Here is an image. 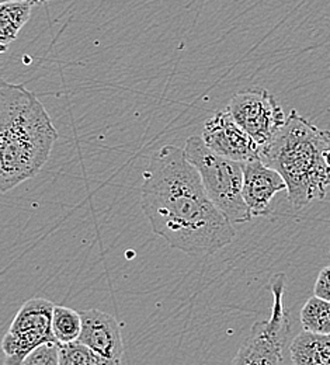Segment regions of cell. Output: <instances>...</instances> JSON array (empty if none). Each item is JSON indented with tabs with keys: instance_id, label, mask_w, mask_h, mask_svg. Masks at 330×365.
<instances>
[{
	"instance_id": "cell-1",
	"label": "cell",
	"mask_w": 330,
	"mask_h": 365,
	"mask_svg": "<svg viewBox=\"0 0 330 365\" xmlns=\"http://www.w3.org/2000/svg\"><path fill=\"white\" fill-rule=\"evenodd\" d=\"M141 207L152 230L183 253L214 255L235 239L234 224L208 197L185 149L175 145L150 156L143 172Z\"/></svg>"
},
{
	"instance_id": "cell-2",
	"label": "cell",
	"mask_w": 330,
	"mask_h": 365,
	"mask_svg": "<svg viewBox=\"0 0 330 365\" xmlns=\"http://www.w3.org/2000/svg\"><path fill=\"white\" fill-rule=\"evenodd\" d=\"M58 133L46 107L23 85L0 82V191L36 178Z\"/></svg>"
},
{
	"instance_id": "cell-3",
	"label": "cell",
	"mask_w": 330,
	"mask_h": 365,
	"mask_svg": "<svg viewBox=\"0 0 330 365\" xmlns=\"http://www.w3.org/2000/svg\"><path fill=\"white\" fill-rule=\"evenodd\" d=\"M260 159L282 175L288 201L295 210L326 197L330 187V131L318 128L297 110L289 111L283 128L262 149Z\"/></svg>"
},
{
	"instance_id": "cell-4",
	"label": "cell",
	"mask_w": 330,
	"mask_h": 365,
	"mask_svg": "<svg viewBox=\"0 0 330 365\" xmlns=\"http://www.w3.org/2000/svg\"><path fill=\"white\" fill-rule=\"evenodd\" d=\"M185 152L215 207L234 225L249 222L253 217L243 200L242 163L214 153L200 137H190Z\"/></svg>"
},
{
	"instance_id": "cell-5",
	"label": "cell",
	"mask_w": 330,
	"mask_h": 365,
	"mask_svg": "<svg viewBox=\"0 0 330 365\" xmlns=\"http://www.w3.org/2000/svg\"><path fill=\"white\" fill-rule=\"evenodd\" d=\"M274 298L270 319L256 322L242 341L234 365H282L284 344L289 333V315L284 307L285 274L270 279Z\"/></svg>"
},
{
	"instance_id": "cell-6",
	"label": "cell",
	"mask_w": 330,
	"mask_h": 365,
	"mask_svg": "<svg viewBox=\"0 0 330 365\" xmlns=\"http://www.w3.org/2000/svg\"><path fill=\"white\" fill-rule=\"evenodd\" d=\"M53 308L55 305L44 298H33L20 308L3 337L4 365H23L34 350L56 341L52 333Z\"/></svg>"
},
{
	"instance_id": "cell-7",
	"label": "cell",
	"mask_w": 330,
	"mask_h": 365,
	"mask_svg": "<svg viewBox=\"0 0 330 365\" xmlns=\"http://www.w3.org/2000/svg\"><path fill=\"white\" fill-rule=\"evenodd\" d=\"M236 124L264 149L287 121L282 106L270 91L252 88L237 91L228 108Z\"/></svg>"
},
{
	"instance_id": "cell-8",
	"label": "cell",
	"mask_w": 330,
	"mask_h": 365,
	"mask_svg": "<svg viewBox=\"0 0 330 365\" xmlns=\"http://www.w3.org/2000/svg\"><path fill=\"white\" fill-rule=\"evenodd\" d=\"M201 138L210 150L242 165L262 158V148L236 124L228 110H221L205 121Z\"/></svg>"
},
{
	"instance_id": "cell-9",
	"label": "cell",
	"mask_w": 330,
	"mask_h": 365,
	"mask_svg": "<svg viewBox=\"0 0 330 365\" xmlns=\"http://www.w3.org/2000/svg\"><path fill=\"white\" fill-rule=\"evenodd\" d=\"M243 200L252 217H267L270 204L277 192L287 190L282 175L269 168L262 159L243 163Z\"/></svg>"
},
{
	"instance_id": "cell-10",
	"label": "cell",
	"mask_w": 330,
	"mask_h": 365,
	"mask_svg": "<svg viewBox=\"0 0 330 365\" xmlns=\"http://www.w3.org/2000/svg\"><path fill=\"white\" fill-rule=\"evenodd\" d=\"M81 315L83 327L78 341L88 346L97 356L111 364L121 365L124 349L117 319L97 309L82 311Z\"/></svg>"
},
{
	"instance_id": "cell-11",
	"label": "cell",
	"mask_w": 330,
	"mask_h": 365,
	"mask_svg": "<svg viewBox=\"0 0 330 365\" xmlns=\"http://www.w3.org/2000/svg\"><path fill=\"white\" fill-rule=\"evenodd\" d=\"M294 365H330V336L302 330L291 343Z\"/></svg>"
},
{
	"instance_id": "cell-12",
	"label": "cell",
	"mask_w": 330,
	"mask_h": 365,
	"mask_svg": "<svg viewBox=\"0 0 330 365\" xmlns=\"http://www.w3.org/2000/svg\"><path fill=\"white\" fill-rule=\"evenodd\" d=\"M33 4L26 1L0 3V49L6 52L31 16Z\"/></svg>"
},
{
	"instance_id": "cell-13",
	"label": "cell",
	"mask_w": 330,
	"mask_h": 365,
	"mask_svg": "<svg viewBox=\"0 0 330 365\" xmlns=\"http://www.w3.org/2000/svg\"><path fill=\"white\" fill-rule=\"evenodd\" d=\"M83 327L81 312L66 307L53 308L52 314V333L59 344H69L79 340Z\"/></svg>"
},
{
	"instance_id": "cell-14",
	"label": "cell",
	"mask_w": 330,
	"mask_h": 365,
	"mask_svg": "<svg viewBox=\"0 0 330 365\" xmlns=\"http://www.w3.org/2000/svg\"><path fill=\"white\" fill-rule=\"evenodd\" d=\"M301 324L306 331L330 336V302L312 297L301 309Z\"/></svg>"
},
{
	"instance_id": "cell-15",
	"label": "cell",
	"mask_w": 330,
	"mask_h": 365,
	"mask_svg": "<svg viewBox=\"0 0 330 365\" xmlns=\"http://www.w3.org/2000/svg\"><path fill=\"white\" fill-rule=\"evenodd\" d=\"M59 365H114L97 356L88 346L75 341L61 344Z\"/></svg>"
},
{
	"instance_id": "cell-16",
	"label": "cell",
	"mask_w": 330,
	"mask_h": 365,
	"mask_svg": "<svg viewBox=\"0 0 330 365\" xmlns=\"http://www.w3.org/2000/svg\"><path fill=\"white\" fill-rule=\"evenodd\" d=\"M61 344L58 341L46 343L23 361V365H59Z\"/></svg>"
},
{
	"instance_id": "cell-17",
	"label": "cell",
	"mask_w": 330,
	"mask_h": 365,
	"mask_svg": "<svg viewBox=\"0 0 330 365\" xmlns=\"http://www.w3.org/2000/svg\"><path fill=\"white\" fill-rule=\"evenodd\" d=\"M314 292L315 297H319L330 302V266L325 267L318 275Z\"/></svg>"
},
{
	"instance_id": "cell-18",
	"label": "cell",
	"mask_w": 330,
	"mask_h": 365,
	"mask_svg": "<svg viewBox=\"0 0 330 365\" xmlns=\"http://www.w3.org/2000/svg\"><path fill=\"white\" fill-rule=\"evenodd\" d=\"M7 1H26V3H30L33 6L36 4H43V3H47L49 0H0V3H7Z\"/></svg>"
}]
</instances>
